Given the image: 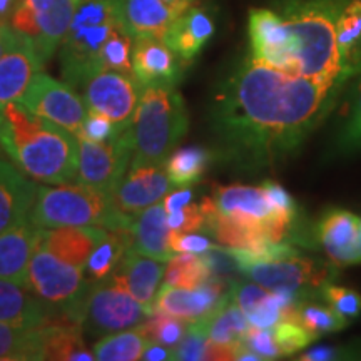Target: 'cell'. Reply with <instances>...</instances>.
<instances>
[{
	"label": "cell",
	"instance_id": "42",
	"mask_svg": "<svg viewBox=\"0 0 361 361\" xmlns=\"http://www.w3.org/2000/svg\"><path fill=\"white\" fill-rule=\"evenodd\" d=\"M322 296L326 305L331 306L338 314L343 316L346 322L356 318L361 313V295L355 290L345 286H336V284L326 283L322 288Z\"/></svg>",
	"mask_w": 361,
	"mask_h": 361
},
{
	"label": "cell",
	"instance_id": "11",
	"mask_svg": "<svg viewBox=\"0 0 361 361\" xmlns=\"http://www.w3.org/2000/svg\"><path fill=\"white\" fill-rule=\"evenodd\" d=\"M19 102L24 104L32 114L61 126L74 135L82 128L87 116L84 99L78 96L74 87L66 80L61 82L51 78L44 71L34 75Z\"/></svg>",
	"mask_w": 361,
	"mask_h": 361
},
{
	"label": "cell",
	"instance_id": "52",
	"mask_svg": "<svg viewBox=\"0 0 361 361\" xmlns=\"http://www.w3.org/2000/svg\"><path fill=\"white\" fill-rule=\"evenodd\" d=\"M22 0H0V19L2 22L11 20L12 13L20 6Z\"/></svg>",
	"mask_w": 361,
	"mask_h": 361
},
{
	"label": "cell",
	"instance_id": "18",
	"mask_svg": "<svg viewBox=\"0 0 361 361\" xmlns=\"http://www.w3.org/2000/svg\"><path fill=\"white\" fill-rule=\"evenodd\" d=\"M180 62L162 39H134L133 74L142 85H176L180 79Z\"/></svg>",
	"mask_w": 361,
	"mask_h": 361
},
{
	"label": "cell",
	"instance_id": "40",
	"mask_svg": "<svg viewBox=\"0 0 361 361\" xmlns=\"http://www.w3.org/2000/svg\"><path fill=\"white\" fill-rule=\"evenodd\" d=\"M213 209V197H204L200 202H189L180 209L168 213L169 229L176 233H196L207 229Z\"/></svg>",
	"mask_w": 361,
	"mask_h": 361
},
{
	"label": "cell",
	"instance_id": "4",
	"mask_svg": "<svg viewBox=\"0 0 361 361\" xmlns=\"http://www.w3.org/2000/svg\"><path fill=\"white\" fill-rule=\"evenodd\" d=\"M188 128L186 104L176 85H144L126 135L134 159L166 162Z\"/></svg>",
	"mask_w": 361,
	"mask_h": 361
},
{
	"label": "cell",
	"instance_id": "53",
	"mask_svg": "<svg viewBox=\"0 0 361 361\" xmlns=\"http://www.w3.org/2000/svg\"><path fill=\"white\" fill-rule=\"evenodd\" d=\"M164 4H168V6L173 8V11L178 13H183L184 11H188V8L194 7L197 4V0H162Z\"/></svg>",
	"mask_w": 361,
	"mask_h": 361
},
{
	"label": "cell",
	"instance_id": "25",
	"mask_svg": "<svg viewBox=\"0 0 361 361\" xmlns=\"http://www.w3.org/2000/svg\"><path fill=\"white\" fill-rule=\"evenodd\" d=\"M130 233H133V250L139 255L161 261H168L174 255L169 247L171 229L168 213L161 202L134 214Z\"/></svg>",
	"mask_w": 361,
	"mask_h": 361
},
{
	"label": "cell",
	"instance_id": "24",
	"mask_svg": "<svg viewBox=\"0 0 361 361\" xmlns=\"http://www.w3.org/2000/svg\"><path fill=\"white\" fill-rule=\"evenodd\" d=\"M214 34L213 17L204 8L194 6L176 17L164 40L183 62L192 61Z\"/></svg>",
	"mask_w": 361,
	"mask_h": 361
},
{
	"label": "cell",
	"instance_id": "36",
	"mask_svg": "<svg viewBox=\"0 0 361 361\" xmlns=\"http://www.w3.org/2000/svg\"><path fill=\"white\" fill-rule=\"evenodd\" d=\"M204 322L207 340L214 343H241L251 328L246 314L233 300L221 306L214 314L204 318Z\"/></svg>",
	"mask_w": 361,
	"mask_h": 361
},
{
	"label": "cell",
	"instance_id": "23",
	"mask_svg": "<svg viewBox=\"0 0 361 361\" xmlns=\"http://www.w3.org/2000/svg\"><path fill=\"white\" fill-rule=\"evenodd\" d=\"M37 188L17 166L0 159V233L27 219Z\"/></svg>",
	"mask_w": 361,
	"mask_h": 361
},
{
	"label": "cell",
	"instance_id": "44",
	"mask_svg": "<svg viewBox=\"0 0 361 361\" xmlns=\"http://www.w3.org/2000/svg\"><path fill=\"white\" fill-rule=\"evenodd\" d=\"M338 147L343 152H355L361 149V84L351 99L348 114L338 135Z\"/></svg>",
	"mask_w": 361,
	"mask_h": 361
},
{
	"label": "cell",
	"instance_id": "7",
	"mask_svg": "<svg viewBox=\"0 0 361 361\" xmlns=\"http://www.w3.org/2000/svg\"><path fill=\"white\" fill-rule=\"evenodd\" d=\"M152 308L144 306L111 276L89 281V286L71 316L82 331L92 338H101L109 333L137 328L146 322Z\"/></svg>",
	"mask_w": 361,
	"mask_h": 361
},
{
	"label": "cell",
	"instance_id": "34",
	"mask_svg": "<svg viewBox=\"0 0 361 361\" xmlns=\"http://www.w3.org/2000/svg\"><path fill=\"white\" fill-rule=\"evenodd\" d=\"M147 341L137 326L101 336L94 343L92 351L99 361H137L142 358Z\"/></svg>",
	"mask_w": 361,
	"mask_h": 361
},
{
	"label": "cell",
	"instance_id": "57",
	"mask_svg": "<svg viewBox=\"0 0 361 361\" xmlns=\"http://www.w3.org/2000/svg\"><path fill=\"white\" fill-rule=\"evenodd\" d=\"M0 24H4V22H2V19H0Z\"/></svg>",
	"mask_w": 361,
	"mask_h": 361
},
{
	"label": "cell",
	"instance_id": "48",
	"mask_svg": "<svg viewBox=\"0 0 361 361\" xmlns=\"http://www.w3.org/2000/svg\"><path fill=\"white\" fill-rule=\"evenodd\" d=\"M266 189V192L269 194V197L273 200L274 204H276L279 209H283L284 213L295 216L296 214V204H295V200L291 197V194L286 191L283 186H279L278 183H274V180H264L263 184H261Z\"/></svg>",
	"mask_w": 361,
	"mask_h": 361
},
{
	"label": "cell",
	"instance_id": "29",
	"mask_svg": "<svg viewBox=\"0 0 361 361\" xmlns=\"http://www.w3.org/2000/svg\"><path fill=\"white\" fill-rule=\"evenodd\" d=\"M75 4L72 0H51L42 11L35 13L39 32L32 40L35 52L45 66L54 56L69 30Z\"/></svg>",
	"mask_w": 361,
	"mask_h": 361
},
{
	"label": "cell",
	"instance_id": "21",
	"mask_svg": "<svg viewBox=\"0 0 361 361\" xmlns=\"http://www.w3.org/2000/svg\"><path fill=\"white\" fill-rule=\"evenodd\" d=\"M107 234L99 226H62V228H40L39 245L67 263L85 268L90 252Z\"/></svg>",
	"mask_w": 361,
	"mask_h": 361
},
{
	"label": "cell",
	"instance_id": "3",
	"mask_svg": "<svg viewBox=\"0 0 361 361\" xmlns=\"http://www.w3.org/2000/svg\"><path fill=\"white\" fill-rule=\"evenodd\" d=\"M338 13L328 0H308L288 8L283 19L290 35L293 74L338 84L348 80L336 42Z\"/></svg>",
	"mask_w": 361,
	"mask_h": 361
},
{
	"label": "cell",
	"instance_id": "37",
	"mask_svg": "<svg viewBox=\"0 0 361 361\" xmlns=\"http://www.w3.org/2000/svg\"><path fill=\"white\" fill-rule=\"evenodd\" d=\"M42 361L39 328H17L0 323V361Z\"/></svg>",
	"mask_w": 361,
	"mask_h": 361
},
{
	"label": "cell",
	"instance_id": "9",
	"mask_svg": "<svg viewBox=\"0 0 361 361\" xmlns=\"http://www.w3.org/2000/svg\"><path fill=\"white\" fill-rule=\"evenodd\" d=\"M239 273L266 290L284 293L305 300L313 291H322L331 279V269L322 261L300 258L296 252L276 258L238 261Z\"/></svg>",
	"mask_w": 361,
	"mask_h": 361
},
{
	"label": "cell",
	"instance_id": "19",
	"mask_svg": "<svg viewBox=\"0 0 361 361\" xmlns=\"http://www.w3.org/2000/svg\"><path fill=\"white\" fill-rule=\"evenodd\" d=\"M42 67L32 40L20 35L19 42L0 57V109L8 102L20 101Z\"/></svg>",
	"mask_w": 361,
	"mask_h": 361
},
{
	"label": "cell",
	"instance_id": "32",
	"mask_svg": "<svg viewBox=\"0 0 361 361\" xmlns=\"http://www.w3.org/2000/svg\"><path fill=\"white\" fill-rule=\"evenodd\" d=\"M286 319L295 322L311 333L316 340L328 333L341 331L348 324L343 316L336 313L331 306H324L313 301L298 300L288 308Z\"/></svg>",
	"mask_w": 361,
	"mask_h": 361
},
{
	"label": "cell",
	"instance_id": "14",
	"mask_svg": "<svg viewBox=\"0 0 361 361\" xmlns=\"http://www.w3.org/2000/svg\"><path fill=\"white\" fill-rule=\"evenodd\" d=\"M229 300L231 293L226 291V283L218 276H211L204 284L196 288L162 284L152 301V313L171 314L192 323L214 314Z\"/></svg>",
	"mask_w": 361,
	"mask_h": 361
},
{
	"label": "cell",
	"instance_id": "49",
	"mask_svg": "<svg viewBox=\"0 0 361 361\" xmlns=\"http://www.w3.org/2000/svg\"><path fill=\"white\" fill-rule=\"evenodd\" d=\"M192 201H194V189H191V186H186V188L173 189V191L166 194L164 200L161 201V204L164 206L166 213H173V211L180 209V207L189 204V202Z\"/></svg>",
	"mask_w": 361,
	"mask_h": 361
},
{
	"label": "cell",
	"instance_id": "33",
	"mask_svg": "<svg viewBox=\"0 0 361 361\" xmlns=\"http://www.w3.org/2000/svg\"><path fill=\"white\" fill-rule=\"evenodd\" d=\"M211 162V152L201 146L174 149L166 159V171L174 188L192 186L204 176Z\"/></svg>",
	"mask_w": 361,
	"mask_h": 361
},
{
	"label": "cell",
	"instance_id": "41",
	"mask_svg": "<svg viewBox=\"0 0 361 361\" xmlns=\"http://www.w3.org/2000/svg\"><path fill=\"white\" fill-rule=\"evenodd\" d=\"M207 331L204 318L189 323L188 333L173 350V360L179 361H200L206 360Z\"/></svg>",
	"mask_w": 361,
	"mask_h": 361
},
{
	"label": "cell",
	"instance_id": "13",
	"mask_svg": "<svg viewBox=\"0 0 361 361\" xmlns=\"http://www.w3.org/2000/svg\"><path fill=\"white\" fill-rule=\"evenodd\" d=\"M144 85L133 74L101 71L84 84L87 111L109 117L121 129H128L141 99Z\"/></svg>",
	"mask_w": 361,
	"mask_h": 361
},
{
	"label": "cell",
	"instance_id": "56",
	"mask_svg": "<svg viewBox=\"0 0 361 361\" xmlns=\"http://www.w3.org/2000/svg\"><path fill=\"white\" fill-rule=\"evenodd\" d=\"M360 234H361V219H360Z\"/></svg>",
	"mask_w": 361,
	"mask_h": 361
},
{
	"label": "cell",
	"instance_id": "46",
	"mask_svg": "<svg viewBox=\"0 0 361 361\" xmlns=\"http://www.w3.org/2000/svg\"><path fill=\"white\" fill-rule=\"evenodd\" d=\"M241 343L247 350H251L252 353L258 355L261 360H276L283 356L276 340H274L271 328L251 326L247 329V333L241 340Z\"/></svg>",
	"mask_w": 361,
	"mask_h": 361
},
{
	"label": "cell",
	"instance_id": "10",
	"mask_svg": "<svg viewBox=\"0 0 361 361\" xmlns=\"http://www.w3.org/2000/svg\"><path fill=\"white\" fill-rule=\"evenodd\" d=\"M214 209L264 231L273 243H281L295 216L274 204L263 186L229 184L216 188Z\"/></svg>",
	"mask_w": 361,
	"mask_h": 361
},
{
	"label": "cell",
	"instance_id": "8",
	"mask_svg": "<svg viewBox=\"0 0 361 361\" xmlns=\"http://www.w3.org/2000/svg\"><path fill=\"white\" fill-rule=\"evenodd\" d=\"M87 286L84 268L57 258L37 243L27 269L25 288L51 311L52 318L61 313L59 316L71 322Z\"/></svg>",
	"mask_w": 361,
	"mask_h": 361
},
{
	"label": "cell",
	"instance_id": "15",
	"mask_svg": "<svg viewBox=\"0 0 361 361\" xmlns=\"http://www.w3.org/2000/svg\"><path fill=\"white\" fill-rule=\"evenodd\" d=\"M173 188L166 171V162L139 161L133 157L128 171L112 192V197L121 211L134 216L146 207L161 202L166 194L173 191Z\"/></svg>",
	"mask_w": 361,
	"mask_h": 361
},
{
	"label": "cell",
	"instance_id": "28",
	"mask_svg": "<svg viewBox=\"0 0 361 361\" xmlns=\"http://www.w3.org/2000/svg\"><path fill=\"white\" fill-rule=\"evenodd\" d=\"M178 13L162 0H123V20L133 37L162 39Z\"/></svg>",
	"mask_w": 361,
	"mask_h": 361
},
{
	"label": "cell",
	"instance_id": "5",
	"mask_svg": "<svg viewBox=\"0 0 361 361\" xmlns=\"http://www.w3.org/2000/svg\"><path fill=\"white\" fill-rule=\"evenodd\" d=\"M27 219L37 228L99 226L106 229L130 228L134 216L121 211L111 192L87 184L39 186Z\"/></svg>",
	"mask_w": 361,
	"mask_h": 361
},
{
	"label": "cell",
	"instance_id": "27",
	"mask_svg": "<svg viewBox=\"0 0 361 361\" xmlns=\"http://www.w3.org/2000/svg\"><path fill=\"white\" fill-rule=\"evenodd\" d=\"M40 356L54 361H92L94 351L87 348L84 331L78 323L62 322L39 326Z\"/></svg>",
	"mask_w": 361,
	"mask_h": 361
},
{
	"label": "cell",
	"instance_id": "39",
	"mask_svg": "<svg viewBox=\"0 0 361 361\" xmlns=\"http://www.w3.org/2000/svg\"><path fill=\"white\" fill-rule=\"evenodd\" d=\"M139 329L146 335L149 341L161 343V345L174 350L188 333L189 322L171 314L154 313L149 316L146 322L139 324Z\"/></svg>",
	"mask_w": 361,
	"mask_h": 361
},
{
	"label": "cell",
	"instance_id": "31",
	"mask_svg": "<svg viewBox=\"0 0 361 361\" xmlns=\"http://www.w3.org/2000/svg\"><path fill=\"white\" fill-rule=\"evenodd\" d=\"M336 42L343 67L351 75L361 61V0H353L338 13Z\"/></svg>",
	"mask_w": 361,
	"mask_h": 361
},
{
	"label": "cell",
	"instance_id": "43",
	"mask_svg": "<svg viewBox=\"0 0 361 361\" xmlns=\"http://www.w3.org/2000/svg\"><path fill=\"white\" fill-rule=\"evenodd\" d=\"M271 331H273V336L283 356L295 355L316 340L303 326H300L295 322H290V319H283V322L274 324Z\"/></svg>",
	"mask_w": 361,
	"mask_h": 361
},
{
	"label": "cell",
	"instance_id": "50",
	"mask_svg": "<svg viewBox=\"0 0 361 361\" xmlns=\"http://www.w3.org/2000/svg\"><path fill=\"white\" fill-rule=\"evenodd\" d=\"M144 361H168L173 360V350L156 341H147L146 348L142 351Z\"/></svg>",
	"mask_w": 361,
	"mask_h": 361
},
{
	"label": "cell",
	"instance_id": "54",
	"mask_svg": "<svg viewBox=\"0 0 361 361\" xmlns=\"http://www.w3.org/2000/svg\"><path fill=\"white\" fill-rule=\"evenodd\" d=\"M4 121H6V117H4V112H2V109H0V133H2V128H4ZM0 149H2V146H0Z\"/></svg>",
	"mask_w": 361,
	"mask_h": 361
},
{
	"label": "cell",
	"instance_id": "16",
	"mask_svg": "<svg viewBox=\"0 0 361 361\" xmlns=\"http://www.w3.org/2000/svg\"><path fill=\"white\" fill-rule=\"evenodd\" d=\"M251 57L266 66L291 72L290 35L281 16L268 8L250 12Z\"/></svg>",
	"mask_w": 361,
	"mask_h": 361
},
{
	"label": "cell",
	"instance_id": "22",
	"mask_svg": "<svg viewBox=\"0 0 361 361\" xmlns=\"http://www.w3.org/2000/svg\"><path fill=\"white\" fill-rule=\"evenodd\" d=\"M39 236L40 228L29 219L0 233V279L25 286L27 269Z\"/></svg>",
	"mask_w": 361,
	"mask_h": 361
},
{
	"label": "cell",
	"instance_id": "1",
	"mask_svg": "<svg viewBox=\"0 0 361 361\" xmlns=\"http://www.w3.org/2000/svg\"><path fill=\"white\" fill-rule=\"evenodd\" d=\"M341 85L250 57L214 96L211 126L238 166L269 168L298 151L322 124Z\"/></svg>",
	"mask_w": 361,
	"mask_h": 361
},
{
	"label": "cell",
	"instance_id": "55",
	"mask_svg": "<svg viewBox=\"0 0 361 361\" xmlns=\"http://www.w3.org/2000/svg\"><path fill=\"white\" fill-rule=\"evenodd\" d=\"M72 2H74L75 6H78V4H79V2H82V0H72Z\"/></svg>",
	"mask_w": 361,
	"mask_h": 361
},
{
	"label": "cell",
	"instance_id": "45",
	"mask_svg": "<svg viewBox=\"0 0 361 361\" xmlns=\"http://www.w3.org/2000/svg\"><path fill=\"white\" fill-rule=\"evenodd\" d=\"M126 129H121L119 126L112 123L109 117L97 114V112L87 111L82 128L79 129V133L75 134L78 137H84L87 141L92 142H106L111 139L117 137L119 134H123Z\"/></svg>",
	"mask_w": 361,
	"mask_h": 361
},
{
	"label": "cell",
	"instance_id": "35",
	"mask_svg": "<svg viewBox=\"0 0 361 361\" xmlns=\"http://www.w3.org/2000/svg\"><path fill=\"white\" fill-rule=\"evenodd\" d=\"M211 276L209 264L202 255L194 252H174L164 269V284L179 288H196L204 284Z\"/></svg>",
	"mask_w": 361,
	"mask_h": 361
},
{
	"label": "cell",
	"instance_id": "26",
	"mask_svg": "<svg viewBox=\"0 0 361 361\" xmlns=\"http://www.w3.org/2000/svg\"><path fill=\"white\" fill-rule=\"evenodd\" d=\"M52 319L51 311L22 284L0 279V323L17 328H39Z\"/></svg>",
	"mask_w": 361,
	"mask_h": 361
},
{
	"label": "cell",
	"instance_id": "47",
	"mask_svg": "<svg viewBox=\"0 0 361 361\" xmlns=\"http://www.w3.org/2000/svg\"><path fill=\"white\" fill-rule=\"evenodd\" d=\"M218 246L213 239L204 234L196 233H169V247L173 252H194V255H204Z\"/></svg>",
	"mask_w": 361,
	"mask_h": 361
},
{
	"label": "cell",
	"instance_id": "17",
	"mask_svg": "<svg viewBox=\"0 0 361 361\" xmlns=\"http://www.w3.org/2000/svg\"><path fill=\"white\" fill-rule=\"evenodd\" d=\"M324 252L338 268L361 264L360 218L346 209H329L318 224Z\"/></svg>",
	"mask_w": 361,
	"mask_h": 361
},
{
	"label": "cell",
	"instance_id": "38",
	"mask_svg": "<svg viewBox=\"0 0 361 361\" xmlns=\"http://www.w3.org/2000/svg\"><path fill=\"white\" fill-rule=\"evenodd\" d=\"M133 34L126 29L124 24H119L112 30L109 39L101 49V56H99L101 71H117L124 72V74H133Z\"/></svg>",
	"mask_w": 361,
	"mask_h": 361
},
{
	"label": "cell",
	"instance_id": "2",
	"mask_svg": "<svg viewBox=\"0 0 361 361\" xmlns=\"http://www.w3.org/2000/svg\"><path fill=\"white\" fill-rule=\"evenodd\" d=\"M0 146L30 179L47 184L69 183L78 174V137L61 126L35 116L16 101L2 107Z\"/></svg>",
	"mask_w": 361,
	"mask_h": 361
},
{
	"label": "cell",
	"instance_id": "51",
	"mask_svg": "<svg viewBox=\"0 0 361 361\" xmlns=\"http://www.w3.org/2000/svg\"><path fill=\"white\" fill-rule=\"evenodd\" d=\"M19 39L20 34H17L8 22L0 24V57H2L7 51H11L13 45L19 42Z\"/></svg>",
	"mask_w": 361,
	"mask_h": 361
},
{
	"label": "cell",
	"instance_id": "30",
	"mask_svg": "<svg viewBox=\"0 0 361 361\" xmlns=\"http://www.w3.org/2000/svg\"><path fill=\"white\" fill-rule=\"evenodd\" d=\"M133 247V233L130 228L107 229V234L97 246L90 252L84 273L90 281H99L111 276V273L117 268L124 255Z\"/></svg>",
	"mask_w": 361,
	"mask_h": 361
},
{
	"label": "cell",
	"instance_id": "6",
	"mask_svg": "<svg viewBox=\"0 0 361 361\" xmlns=\"http://www.w3.org/2000/svg\"><path fill=\"white\" fill-rule=\"evenodd\" d=\"M123 20V0H82L75 6L61 44V74L72 87L101 72L99 56L112 30Z\"/></svg>",
	"mask_w": 361,
	"mask_h": 361
},
{
	"label": "cell",
	"instance_id": "20",
	"mask_svg": "<svg viewBox=\"0 0 361 361\" xmlns=\"http://www.w3.org/2000/svg\"><path fill=\"white\" fill-rule=\"evenodd\" d=\"M166 263L168 261L139 255L130 247L117 268L111 273V278L119 283L139 303L152 308V301H154L156 293L159 291L161 281L164 279Z\"/></svg>",
	"mask_w": 361,
	"mask_h": 361
},
{
	"label": "cell",
	"instance_id": "12",
	"mask_svg": "<svg viewBox=\"0 0 361 361\" xmlns=\"http://www.w3.org/2000/svg\"><path fill=\"white\" fill-rule=\"evenodd\" d=\"M78 144L79 161L78 174H75L78 183L111 194L114 192L134 156L126 130L106 142H92L78 137Z\"/></svg>",
	"mask_w": 361,
	"mask_h": 361
}]
</instances>
